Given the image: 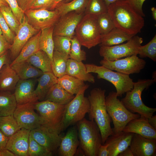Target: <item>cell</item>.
<instances>
[{"mask_svg":"<svg viewBox=\"0 0 156 156\" xmlns=\"http://www.w3.org/2000/svg\"><path fill=\"white\" fill-rule=\"evenodd\" d=\"M105 90L95 88L90 91L88 99L90 103L89 112L90 120L94 121L101 133L102 145L113 132L111 126V118L107 111L105 103Z\"/></svg>","mask_w":156,"mask_h":156,"instance_id":"2","label":"cell"},{"mask_svg":"<svg viewBox=\"0 0 156 156\" xmlns=\"http://www.w3.org/2000/svg\"><path fill=\"white\" fill-rule=\"evenodd\" d=\"M155 82L153 79H139L134 82L133 89L126 93L125 96L121 101L131 112L138 114L141 117H150L156 112V108L145 105L142 100L141 94L144 90L147 89Z\"/></svg>","mask_w":156,"mask_h":156,"instance_id":"4","label":"cell"},{"mask_svg":"<svg viewBox=\"0 0 156 156\" xmlns=\"http://www.w3.org/2000/svg\"><path fill=\"white\" fill-rule=\"evenodd\" d=\"M19 79L9 63L4 65L0 71V92L14 91Z\"/></svg>","mask_w":156,"mask_h":156,"instance_id":"23","label":"cell"},{"mask_svg":"<svg viewBox=\"0 0 156 156\" xmlns=\"http://www.w3.org/2000/svg\"><path fill=\"white\" fill-rule=\"evenodd\" d=\"M81 45L75 36L71 39L70 58L78 62L85 61L86 59V52L81 49Z\"/></svg>","mask_w":156,"mask_h":156,"instance_id":"42","label":"cell"},{"mask_svg":"<svg viewBox=\"0 0 156 156\" xmlns=\"http://www.w3.org/2000/svg\"><path fill=\"white\" fill-rule=\"evenodd\" d=\"M37 80L38 84L35 93L38 100L41 101L44 100L50 88L57 83V78L52 72H48L44 73Z\"/></svg>","mask_w":156,"mask_h":156,"instance_id":"25","label":"cell"},{"mask_svg":"<svg viewBox=\"0 0 156 156\" xmlns=\"http://www.w3.org/2000/svg\"><path fill=\"white\" fill-rule=\"evenodd\" d=\"M9 138L5 135L0 129V151L6 148Z\"/></svg>","mask_w":156,"mask_h":156,"instance_id":"49","label":"cell"},{"mask_svg":"<svg viewBox=\"0 0 156 156\" xmlns=\"http://www.w3.org/2000/svg\"><path fill=\"white\" fill-rule=\"evenodd\" d=\"M21 128L13 115L0 117V129L10 137Z\"/></svg>","mask_w":156,"mask_h":156,"instance_id":"36","label":"cell"},{"mask_svg":"<svg viewBox=\"0 0 156 156\" xmlns=\"http://www.w3.org/2000/svg\"><path fill=\"white\" fill-rule=\"evenodd\" d=\"M19 7L24 12L35 0H16Z\"/></svg>","mask_w":156,"mask_h":156,"instance_id":"50","label":"cell"},{"mask_svg":"<svg viewBox=\"0 0 156 156\" xmlns=\"http://www.w3.org/2000/svg\"><path fill=\"white\" fill-rule=\"evenodd\" d=\"M26 61L43 73L52 72L51 60L47 54L42 50L36 52Z\"/></svg>","mask_w":156,"mask_h":156,"instance_id":"31","label":"cell"},{"mask_svg":"<svg viewBox=\"0 0 156 156\" xmlns=\"http://www.w3.org/2000/svg\"><path fill=\"white\" fill-rule=\"evenodd\" d=\"M75 96L74 95L67 92L57 83L50 88L44 100H48L64 105L68 104Z\"/></svg>","mask_w":156,"mask_h":156,"instance_id":"27","label":"cell"},{"mask_svg":"<svg viewBox=\"0 0 156 156\" xmlns=\"http://www.w3.org/2000/svg\"><path fill=\"white\" fill-rule=\"evenodd\" d=\"M96 21L101 35L106 34L115 27L114 22L108 12L97 16Z\"/></svg>","mask_w":156,"mask_h":156,"instance_id":"39","label":"cell"},{"mask_svg":"<svg viewBox=\"0 0 156 156\" xmlns=\"http://www.w3.org/2000/svg\"><path fill=\"white\" fill-rule=\"evenodd\" d=\"M20 24L23 21L24 12L19 6L16 0H5Z\"/></svg>","mask_w":156,"mask_h":156,"instance_id":"45","label":"cell"},{"mask_svg":"<svg viewBox=\"0 0 156 156\" xmlns=\"http://www.w3.org/2000/svg\"><path fill=\"white\" fill-rule=\"evenodd\" d=\"M75 34L81 45L88 49L100 44L101 35L96 16L84 14L75 29Z\"/></svg>","mask_w":156,"mask_h":156,"instance_id":"9","label":"cell"},{"mask_svg":"<svg viewBox=\"0 0 156 156\" xmlns=\"http://www.w3.org/2000/svg\"><path fill=\"white\" fill-rule=\"evenodd\" d=\"M100 63L110 70L129 75L139 73L145 67L146 62L139 58L137 54H135L114 61H110L103 58Z\"/></svg>","mask_w":156,"mask_h":156,"instance_id":"11","label":"cell"},{"mask_svg":"<svg viewBox=\"0 0 156 156\" xmlns=\"http://www.w3.org/2000/svg\"><path fill=\"white\" fill-rule=\"evenodd\" d=\"M30 131L21 129L9 137L6 148L16 156H28Z\"/></svg>","mask_w":156,"mask_h":156,"instance_id":"17","label":"cell"},{"mask_svg":"<svg viewBox=\"0 0 156 156\" xmlns=\"http://www.w3.org/2000/svg\"><path fill=\"white\" fill-rule=\"evenodd\" d=\"M88 0H73L68 3L61 2L57 4L55 9L60 16L72 12H84Z\"/></svg>","mask_w":156,"mask_h":156,"instance_id":"35","label":"cell"},{"mask_svg":"<svg viewBox=\"0 0 156 156\" xmlns=\"http://www.w3.org/2000/svg\"><path fill=\"white\" fill-rule=\"evenodd\" d=\"M89 87L88 84H85L66 105L62 123V131L83 119L89 112L90 102L88 98L84 96L85 92Z\"/></svg>","mask_w":156,"mask_h":156,"instance_id":"6","label":"cell"},{"mask_svg":"<svg viewBox=\"0 0 156 156\" xmlns=\"http://www.w3.org/2000/svg\"><path fill=\"white\" fill-rule=\"evenodd\" d=\"M129 147L133 156H156V139H149L134 133Z\"/></svg>","mask_w":156,"mask_h":156,"instance_id":"20","label":"cell"},{"mask_svg":"<svg viewBox=\"0 0 156 156\" xmlns=\"http://www.w3.org/2000/svg\"><path fill=\"white\" fill-rule=\"evenodd\" d=\"M57 83L67 92L73 95L77 94L85 85L84 81L67 74L57 78Z\"/></svg>","mask_w":156,"mask_h":156,"instance_id":"34","label":"cell"},{"mask_svg":"<svg viewBox=\"0 0 156 156\" xmlns=\"http://www.w3.org/2000/svg\"><path fill=\"white\" fill-rule=\"evenodd\" d=\"M84 81L94 83V77L87 72L85 64L82 62H78L70 58L68 61L66 74Z\"/></svg>","mask_w":156,"mask_h":156,"instance_id":"24","label":"cell"},{"mask_svg":"<svg viewBox=\"0 0 156 156\" xmlns=\"http://www.w3.org/2000/svg\"><path fill=\"white\" fill-rule=\"evenodd\" d=\"M71 39L66 36H53L54 51H57L69 55L71 45Z\"/></svg>","mask_w":156,"mask_h":156,"instance_id":"41","label":"cell"},{"mask_svg":"<svg viewBox=\"0 0 156 156\" xmlns=\"http://www.w3.org/2000/svg\"><path fill=\"white\" fill-rule=\"evenodd\" d=\"M2 35V32L1 29V28L0 27V36Z\"/></svg>","mask_w":156,"mask_h":156,"instance_id":"60","label":"cell"},{"mask_svg":"<svg viewBox=\"0 0 156 156\" xmlns=\"http://www.w3.org/2000/svg\"><path fill=\"white\" fill-rule=\"evenodd\" d=\"M151 10L152 11V16L153 18L155 21L156 20V8L154 7L151 8Z\"/></svg>","mask_w":156,"mask_h":156,"instance_id":"58","label":"cell"},{"mask_svg":"<svg viewBox=\"0 0 156 156\" xmlns=\"http://www.w3.org/2000/svg\"><path fill=\"white\" fill-rule=\"evenodd\" d=\"M9 62V59L8 57L7 52L0 56V71L4 65Z\"/></svg>","mask_w":156,"mask_h":156,"instance_id":"52","label":"cell"},{"mask_svg":"<svg viewBox=\"0 0 156 156\" xmlns=\"http://www.w3.org/2000/svg\"><path fill=\"white\" fill-rule=\"evenodd\" d=\"M0 156H16L12 152L6 148L0 151Z\"/></svg>","mask_w":156,"mask_h":156,"instance_id":"55","label":"cell"},{"mask_svg":"<svg viewBox=\"0 0 156 156\" xmlns=\"http://www.w3.org/2000/svg\"><path fill=\"white\" fill-rule=\"evenodd\" d=\"M10 66L15 71L21 79H36L39 77L44 73L26 60Z\"/></svg>","mask_w":156,"mask_h":156,"instance_id":"29","label":"cell"},{"mask_svg":"<svg viewBox=\"0 0 156 156\" xmlns=\"http://www.w3.org/2000/svg\"><path fill=\"white\" fill-rule=\"evenodd\" d=\"M11 46L12 44L7 41L3 35L0 36V56L7 52Z\"/></svg>","mask_w":156,"mask_h":156,"instance_id":"48","label":"cell"},{"mask_svg":"<svg viewBox=\"0 0 156 156\" xmlns=\"http://www.w3.org/2000/svg\"><path fill=\"white\" fill-rule=\"evenodd\" d=\"M24 14L28 23L39 30L54 26L61 17L55 9L28 10L24 11Z\"/></svg>","mask_w":156,"mask_h":156,"instance_id":"13","label":"cell"},{"mask_svg":"<svg viewBox=\"0 0 156 156\" xmlns=\"http://www.w3.org/2000/svg\"><path fill=\"white\" fill-rule=\"evenodd\" d=\"M30 134L38 143L52 152L58 148L62 137L60 134L44 125L31 131Z\"/></svg>","mask_w":156,"mask_h":156,"instance_id":"15","label":"cell"},{"mask_svg":"<svg viewBox=\"0 0 156 156\" xmlns=\"http://www.w3.org/2000/svg\"><path fill=\"white\" fill-rule=\"evenodd\" d=\"M107 12V7L103 0H88L84 14L97 16Z\"/></svg>","mask_w":156,"mask_h":156,"instance_id":"37","label":"cell"},{"mask_svg":"<svg viewBox=\"0 0 156 156\" xmlns=\"http://www.w3.org/2000/svg\"><path fill=\"white\" fill-rule=\"evenodd\" d=\"M148 119L149 124L153 128L156 130V115H153Z\"/></svg>","mask_w":156,"mask_h":156,"instance_id":"54","label":"cell"},{"mask_svg":"<svg viewBox=\"0 0 156 156\" xmlns=\"http://www.w3.org/2000/svg\"><path fill=\"white\" fill-rule=\"evenodd\" d=\"M55 1V0H35L27 10L40 9L51 10Z\"/></svg>","mask_w":156,"mask_h":156,"instance_id":"46","label":"cell"},{"mask_svg":"<svg viewBox=\"0 0 156 156\" xmlns=\"http://www.w3.org/2000/svg\"><path fill=\"white\" fill-rule=\"evenodd\" d=\"M132 8L142 16L144 17L145 15L143 12L142 7L146 0H126Z\"/></svg>","mask_w":156,"mask_h":156,"instance_id":"47","label":"cell"},{"mask_svg":"<svg viewBox=\"0 0 156 156\" xmlns=\"http://www.w3.org/2000/svg\"><path fill=\"white\" fill-rule=\"evenodd\" d=\"M122 131L138 134L148 139H156V130L149 124L148 118L140 116L131 120Z\"/></svg>","mask_w":156,"mask_h":156,"instance_id":"21","label":"cell"},{"mask_svg":"<svg viewBox=\"0 0 156 156\" xmlns=\"http://www.w3.org/2000/svg\"><path fill=\"white\" fill-rule=\"evenodd\" d=\"M0 27L2 32V35L5 37L7 41L12 44L15 34L10 29L0 11Z\"/></svg>","mask_w":156,"mask_h":156,"instance_id":"44","label":"cell"},{"mask_svg":"<svg viewBox=\"0 0 156 156\" xmlns=\"http://www.w3.org/2000/svg\"><path fill=\"white\" fill-rule=\"evenodd\" d=\"M134 36L115 27L106 34L101 35L100 46H111L120 44L128 41Z\"/></svg>","mask_w":156,"mask_h":156,"instance_id":"28","label":"cell"},{"mask_svg":"<svg viewBox=\"0 0 156 156\" xmlns=\"http://www.w3.org/2000/svg\"><path fill=\"white\" fill-rule=\"evenodd\" d=\"M35 110L34 103L17 104L13 115L21 129L31 131L44 125L43 120Z\"/></svg>","mask_w":156,"mask_h":156,"instance_id":"12","label":"cell"},{"mask_svg":"<svg viewBox=\"0 0 156 156\" xmlns=\"http://www.w3.org/2000/svg\"><path fill=\"white\" fill-rule=\"evenodd\" d=\"M107 12L115 26L127 34L136 35L144 25L143 17L132 8L126 0H120L107 7Z\"/></svg>","mask_w":156,"mask_h":156,"instance_id":"1","label":"cell"},{"mask_svg":"<svg viewBox=\"0 0 156 156\" xmlns=\"http://www.w3.org/2000/svg\"><path fill=\"white\" fill-rule=\"evenodd\" d=\"M85 66L87 72L96 73L98 79H103L112 83L116 89L118 97H122L133 88L134 82L129 75L114 72L102 65L88 64Z\"/></svg>","mask_w":156,"mask_h":156,"instance_id":"7","label":"cell"},{"mask_svg":"<svg viewBox=\"0 0 156 156\" xmlns=\"http://www.w3.org/2000/svg\"><path fill=\"white\" fill-rule=\"evenodd\" d=\"M35 79L19 80L14 93L17 104L38 101L35 93Z\"/></svg>","mask_w":156,"mask_h":156,"instance_id":"18","label":"cell"},{"mask_svg":"<svg viewBox=\"0 0 156 156\" xmlns=\"http://www.w3.org/2000/svg\"><path fill=\"white\" fill-rule=\"evenodd\" d=\"M134 133L122 131L113 133L105 143L107 144L109 156H117L129 146Z\"/></svg>","mask_w":156,"mask_h":156,"instance_id":"19","label":"cell"},{"mask_svg":"<svg viewBox=\"0 0 156 156\" xmlns=\"http://www.w3.org/2000/svg\"><path fill=\"white\" fill-rule=\"evenodd\" d=\"M0 11L11 31L16 35L20 23L9 5L0 7Z\"/></svg>","mask_w":156,"mask_h":156,"instance_id":"38","label":"cell"},{"mask_svg":"<svg viewBox=\"0 0 156 156\" xmlns=\"http://www.w3.org/2000/svg\"><path fill=\"white\" fill-rule=\"evenodd\" d=\"M107 7L111 4L120 0H103Z\"/></svg>","mask_w":156,"mask_h":156,"instance_id":"56","label":"cell"},{"mask_svg":"<svg viewBox=\"0 0 156 156\" xmlns=\"http://www.w3.org/2000/svg\"><path fill=\"white\" fill-rule=\"evenodd\" d=\"M143 42L142 38L135 35L125 43L111 46H100L99 54L103 58L110 61L138 55L139 48Z\"/></svg>","mask_w":156,"mask_h":156,"instance_id":"10","label":"cell"},{"mask_svg":"<svg viewBox=\"0 0 156 156\" xmlns=\"http://www.w3.org/2000/svg\"><path fill=\"white\" fill-rule=\"evenodd\" d=\"M84 15V12H72L61 16L54 26L53 36H61L72 39L75 29Z\"/></svg>","mask_w":156,"mask_h":156,"instance_id":"14","label":"cell"},{"mask_svg":"<svg viewBox=\"0 0 156 156\" xmlns=\"http://www.w3.org/2000/svg\"><path fill=\"white\" fill-rule=\"evenodd\" d=\"M118 156H133L132 151L129 147H128L124 151L120 153Z\"/></svg>","mask_w":156,"mask_h":156,"instance_id":"53","label":"cell"},{"mask_svg":"<svg viewBox=\"0 0 156 156\" xmlns=\"http://www.w3.org/2000/svg\"><path fill=\"white\" fill-rule=\"evenodd\" d=\"M78 135L76 125L70 128L65 135L61 137L58 147L60 156H73L75 155L79 145Z\"/></svg>","mask_w":156,"mask_h":156,"instance_id":"22","label":"cell"},{"mask_svg":"<svg viewBox=\"0 0 156 156\" xmlns=\"http://www.w3.org/2000/svg\"><path fill=\"white\" fill-rule=\"evenodd\" d=\"M35 109L43 120L44 125L60 134L66 105L48 100L34 103Z\"/></svg>","mask_w":156,"mask_h":156,"instance_id":"8","label":"cell"},{"mask_svg":"<svg viewBox=\"0 0 156 156\" xmlns=\"http://www.w3.org/2000/svg\"><path fill=\"white\" fill-rule=\"evenodd\" d=\"M54 26L41 30L39 40L40 50L47 54L51 60V63L54 51Z\"/></svg>","mask_w":156,"mask_h":156,"instance_id":"33","label":"cell"},{"mask_svg":"<svg viewBox=\"0 0 156 156\" xmlns=\"http://www.w3.org/2000/svg\"><path fill=\"white\" fill-rule=\"evenodd\" d=\"M69 58V55L54 51L51 63L52 71L57 78L66 74L67 63Z\"/></svg>","mask_w":156,"mask_h":156,"instance_id":"32","label":"cell"},{"mask_svg":"<svg viewBox=\"0 0 156 156\" xmlns=\"http://www.w3.org/2000/svg\"><path fill=\"white\" fill-rule=\"evenodd\" d=\"M107 146V144L105 143L100 146L99 149L98 156H109Z\"/></svg>","mask_w":156,"mask_h":156,"instance_id":"51","label":"cell"},{"mask_svg":"<svg viewBox=\"0 0 156 156\" xmlns=\"http://www.w3.org/2000/svg\"><path fill=\"white\" fill-rule=\"evenodd\" d=\"M79 144L87 156H98L99 148L102 144L100 129L94 121L85 118L77 123Z\"/></svg>","mask_w":156,"mask_h":156,"instance_id":"3","label":"cell"},{"mask_svg":"<svg viewBox=\"0 0 156 156\" xmlns=\"http://www.w3.org/2000/svg\"><path fill=\"white\" fill-rule=\"evenodd\" d=\"M17 105L14 93L0 92V117L13 115Z\"/></svg>","mask_w":156,"mask_h":156,"instance_id":"30","label":"cell"},{"mask_svg":"<svg viewBox=\"0 0 156 156\" xmlns=\"http://www.w3.org/2000/svg\"><path fill=\"white\" fill-rule=\"evenodd\" d=\"M40 30L32 36L26 43L17 57L14 60L10 66L26 60L34 54L40 50L39 40L41 33Z\"/></svg>","mask_w":156,"mask_h":156,"instance_id":"26","label":"cell"},{"mask_svg":"<svg viewBox=\"0 0 156 156\" xmlns=\"http://www.w3.org/2000/svg\"><path fill=\"white\" fill-rule=\"evenodd\" d=\"M8 5L5 0H0V7Z\"/></svg>","mask_w":156,"mask_h":156,"instance_id":"59","label":"cell"},{"mask_svg":"<svg viewBox=\"0 0 156 156\" xmlns=\"http://www.w3.org/2000/svg\"><path fill=\"white\" fill-rule=\"evenodd\" d=\"M106 109L114 126L113 133L122 131L131 120L140 117V115L127 109L118 98L116 92H110L105 98Z\"/></svg>","mask_w":156,"mask_h":156,"instance_id":"5","label":"cell"},{"mask_svg":"<svg viewBox=\"0 0 156 156\" xmlns=\"http://www.w3.org/2000/svg\"><path fill=\"white\" fill-rule=\"evenodd\" d=\"M138 54L140 58L148 57L156 61V35L147 44L139 47Z\"/></svg>","mask_w":156,"mask_h":156,"instance_id":"40","label":"cell"},{"mask_svg":"<svg viewBox=\"0 0 156 156\" xmlns=\"http://www.w3.org/2000/svg\"><path fill=\"white\" fill-rule=\"evenodd\" d=\"M64 0H55L54 3L51 10H54L57 4Z\"/></svg>","mask_w":156,"mask_h":156,"instance_id":"57","label":"cell"},{"mask_svg":"<svg viewBox=\"0 0 156 156\" xmlns=\"http://www.w3.org/2000/svg\"><path fill=\"white\" fill-rule=\"evenodd\" d=\"M39 31L34 28L28 23L25 15L23 21L18 27L10 49L11 58L13 61L18 55L28 41Z\"/></svg>","mask_w":156,"mask_h":156,"instance_id":"16","label":"cell"},{"mask_svg":"<svg viewBox=\"0 0 156 156\" xmlns=\"http://www.w3.org/2000/svg\"><path fill=\"white\" fill-rule=\"evenodd\" d=\"M52 152L40 144L29 135L28 156H51Z\"/></svg>","mask_w":156,"mask_h":156,"instance_id":"43","label":"cell"}]
</instances>
